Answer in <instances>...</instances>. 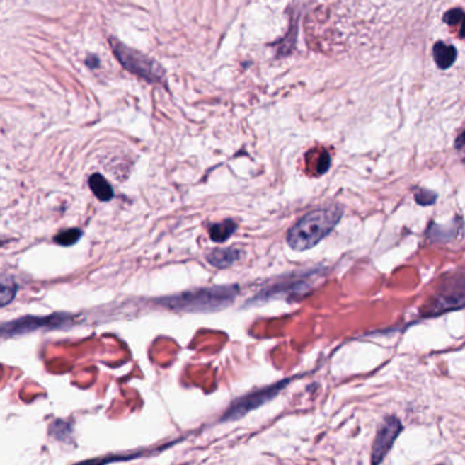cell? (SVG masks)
Segmentation results:
<instances>
[{"label":"cell","mask_w":465,"mask_h":465,"mask_svg":"<svg viewBox=\"0 0 465 465\" xmlns=\"http://www.w3.org/2000/svg\"><path fill=\"white\" fill-rule=\"evenodd\" d=\"M238 294V285H220L157 299L156 303L175 311L212 313L228 307L236 299Z\"/></svg>","instance_id":"1"},{"label":"cell","mask_w":465,"mask_h":465,"mask_svg":"<svg viewBox=\"0 0 465 465\" xmlns=\"http://www.w3.org/2000/svg\"><path fill=\"white\" fill-rule=\"evenodd\" d=\"M343 210L340 207L316 209L303 216L287 235V243L297 251L313 248L325 239L341 220Z\"/></svg>","instance_id":"2"},{"label":"cell","mask_w":465,"mask_h":465,"mask_svg":"<svg viewBox=\"0 0 465 465\" xmlns=\"http://www.w3.org/2000/svg\"><path fill=\"white\" fill-rule=\"evenodd\" d=\"M112 50L117 60L132 74L138 75L149 82H159L164 76V70L159 63L142 55L134 50L127 48L125 44L111 40Z\"/></svg>","instance_id":"3"},{"label":"cell","mask_w":465,"mask_h":465,"mask_svg":"<svg viewBox=\"0 0 465 465\" xmlns=\"http://www.w3.org/2000/svg\"><path fill=\"white\" fill-rule=\"evenodd\" d=\"M319 277H321V270L292 273L284 280H279L276 284H272L269 288L260 291L254 300L302 297L310 289L311 284Z\"/></svg>","instance_id":"4"},{"label":"cell","mask_w":465,"mask_h":465,"mask_svg":"<svg viewBox=\"0 0 465 465\" xmlns=\"http://www.w3.org/2000/svg\"><path fill=\"white\" fill-rule=\"evenodd\" d=\"M288 384H289V379L281 381L272 386L263 388L260 391H251L241 398H238L236 401L232 403V406L228 410L225 411V413L222 418V422H235L243 418L244 415H247L248 412L260 408V406H263L268 401H270L272 398H275Z\"/></svg>","instance_id":"5"},{"label":"cell","mask_w":465,"mask_h":465,"mask_svg":"<svg viewBox=\"0 0 465 465\" xmlns=\"http://www.w3.org/2000/svg\"><path fill=\"white\" fill-rule=\"evenodd\" d=\"M71 316L67 314H52L48 316H23L11 322H6L1 326L3 337L23 335L40 329H55L69 323Z\"/></svg>","instance_id":"6"},{"label":"cell","mask_w":465,"mask_h":465,"mask_svg":"<svg viewBox=\"0 0 465 465\" xmlns=\"http://www.w3.org/2000/svg\"><path fill=\"white\" fill-rule=\"evenodd\" d=\"M465 307V273L460 277L450 280L447 287L432 300L428 309V316L441 314L447 310Z\"/></svg>","instance_id":"7"},{"label":"cell","mask_w":465,"mask_h":465,"mask_svg":"<svg viewBox=\"0 0 465 465\" xmlns=\"http://www.w3.org/2000/svg\"><path fill=\"white\" fill-rule=\"evenodd\" d=\"M403 431V425L396 416H388L381 427L378 428L374 447H372V464H379L384 461L389 453L394 441Z\"/></svg>","instance_id":"8"},{"label":"cell","mask_w":465,"mask_h":465,"mask_svg":"<svg viewBox=\"0 0 465 465\" xmlns=\"http://www.w3.org/2000/svg\"><path fill=\"white\" fill-rule=\"evenodd\" d=\"M242 251L236 247H226V248H214L207 254V262L219 269H225L234 265L236 260H241Z\"/></svg>","instance_id":"9"},{"label":"cell","mask_w":465,"mask_h":465,"mask_svg":"<svg viewBox=\"0 0 465 465\" xmlns=\"http://www.w3.org/2000/svg\"><path fill=\"white\" fill-rule=\"evenodd\" d=\"M432 55L437 66L442 70L449 69L454 62L457 56V50L452 45H447L445 42H437L432 48Z\"/></svg>","instance_id":"10"},{"label":"cell","mask_w":465,"mask_h":465,"mask_svg":"<svg viewBox=\"0 0 465 465\" xmlns=\"http://www.w3.org/2000/svg\"><path fill=\"white\" fill-rule=\"evenodd\" d=\"M89 186L92 188L94 195L100 201L107 202L113 198V188L103 175H100V173L92 175L89 179Z\"/></svg>","instance_id":"11"},{"label":"cell","mask_w":465,"mask_h":465,"mask_svg":"<svg viewBox=\"0 0 465 465\" xmlns=\"http://www.w3.org/2000/svg\"><path fill=\"white\" fill-rule=\"evenodd\" d=\"M238 229V225L232 220H225L222 223L213 224L209 228V235L213 242L223 243L228 241Z\"/></svg>","instance_id":"12"},{"label":"cell","mask_w":465,"mask_h":465,"mask_svg":"<svg viewBox=\"0 0 465 465\" xmlns=\"http://www.w3.org/2000/svg\"><path fill=\"white\" fill-rule=\"evenodd\" d=\"M18 292V287L17 284L14 282V280L7 277L6 275L1 277V297H0V300H1V306H7L8 303H11L16 295Z\"/></svg>","instance_id":"13"},{"label":"cell","mask_w":465,"mask_h":465,"mask_svg":"<svg viewBox=\"0 0 465 465\" xmlns=\"http://www.w3.org/2000/svg\"><path fill=\"white\" fill-rule=\"evenodd\" d=\"M444 21L450 26H459V36L465 38V13L463 10H449L444 16Z\"/></svg>","instance_id":"14"},{"label":"cell","mask_w":465,"mask_h":465,"mask_svg":"<svg viewBox=\"0 0 465 465\" xmlns=\"http://www.w3.org/2000/svg\"><path fill=\"white\" fill-rule=\"evenodd\" d=\"M82 236V231L81 229H76V228H71V229H67L62 234H59L55 238V242L60 246H66V247H70L73 246L75 243L78 242Z\"/></svg>","instance_id":"15"},{"label":"cell","mask_w":465,"mask_h":465,"mask_svg":"<svg viewBox=\"0 0 465 465\" xmlns=\"http://www.w3.org/2000/svg\"><path fill=\"white\" fill-rule=\"evenodd\" d=\"M415 200L419 205L427 206L432 205L437 200V194L428 191V190H423L420 188L416 194H415Z\"/></svg>","instance_id":"16"},{"label":"cell","mask_w":465,"mask_h":465,"mask_svg":"<svg viewBox=\"0 0 465 465\" xmlns=\"http://www.w3.org/2000/svg\"><path fill=\"white\" fill-rule=\"evenodd\" d=\"M454 147H456V150L459 151L461 160L465 163V131L464 132H461V135L456 139V145Z\"/></svg>","instance_id":"17"}]
</instances>
